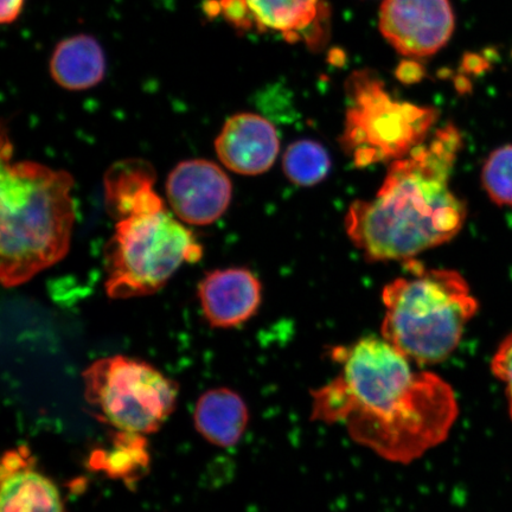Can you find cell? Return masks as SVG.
I'll return each instance as SVG.
<instances>
[{"mask_svg": "<svg viewBox=\"0 0 512 512\" xmlns=\"http://www.w3.org/2000/svg\"><path fill=\"white\" fill-rule=\"evenodd\" d=\"M336 377L313 390V421L343 425L388 462L409 464L443 444L458 419L451 384L412 362L383 337L332 349Z\"/></svg>", "mask_w": 512, "mask_h": 512, "instance_id": "6da1fadb", "label": "cell"}, {"mask_svg": "<svg viewBox=\"0 0 512 512\" xmlns=\"http://www.w3.org/2000/svg\"><path fill=\"white\" fill-rule=\"evenodd\" d=\"M463 138L448 124L390 163L371 200L351 204L345 230L368 261L409 260L451 241L463 229L467 208L450 179Z\"/></svg>", "mask_w": 512, "mask_h": 512, "instance_id": "7a4b0ae2", "label": "cell"}, {"mask_svg": "<svg viewBox=\"0 0 512 512\" xmlns=\"http://www.w3.org/2000/svg\"><path fill=\"white\" fill-rule=\"evenodd\" d=\"M2 147L0 279L27 283L67 255L76 220L69 172L35 162L11 163Z\"/></svg>", "mask_w": 512, "mask_h": 512, "instance_id": "3957f363", "label": "cell"}, {"mask_svg": "<svg viewBox=\"0 0 512 512\" xmlns=\"http://www.w3.org/2000/svg\"><path fill=\"white\" fill-rule=\"evenodd\" d=\"M382 300V337L420 367L446 361L479 309L469 284L453 270H416L384 287Z\"/></svg>", "mask_w": 512, "mask_h": 512, "instance_id": "277c9868", "label": "cell"}, {"mask_svg": "<svg viewBox=\"0 0 512 512\" xmlns=\"http://www.w3.org/2000/svg\"><path fill=\"white\" fill-rule=\"evenodd\" d=\"M203 247L165 203L117 221L105 248L108 297L150 296L168 284L181 266L195 264Z\"/></svg>", "mask_w": 512, "mask_h": 512, "instance_id": "5b68a950", "label": "cell"}, {"mask_svg": "<svg viewBox=\"0 0 512 512\" xmlns=\"http://www.w3.org/2000/svg\"><path fill=\"white\" fill-rule=\"evenodd\" d=\"M348 108L342 149L357 168L406 157L426 142L439 112L393 98L371 70H357L347 82Z\"/></svg>", "mask_w": 512, "mask_h": 512, "instance_id": "8992f818", "label": "cell"}, {"mask_svg": "<svg viewBox=\"0 0 512 512\" xmlns=\"http://www.w3.org/2000/svg\"><path fill=\"white\" fill-rule=\"evenodd\" d=\"M85 398L98 419L120 432L150 434L174 412L177 384L144 361L102 358L83 373Z\"/></svg>", "mask_w": 512, "mask_h": 512, "instance_id": "52a82bcc", "label": "cell"}, {"mask_svg": "<svg viewBox=\"0 0 512 512\" xmlns=\"http://www.w3.org/2000/svg\"><path fill=\"white\" fill-rule=\"evenodd\" d=\"M209 15H221L238 30L273 31L287 41L316 44L329 10L322 0H211Z\"/></svg>", "mask_w": 512, "mask_h": 512, "instance_id": "ba28073f", "label": "cell"}, {"mask_svg": "<svg viewBox=\"0 0 512 512\" xmlns=\"http://www.w3.org/2000/svg\"><path fill=\"white\" fill-rule=\"evenodd\" d=\"M380 30L401 55L411 59L432 56L453 35L452 5L450 0H384Z\"/></svg>", "mask_w": 512, "mask_h": 512, "instance_id": "9c48e42d", "label": "cell"}, {"mask_svg": "<svg viewBox=\"0 0 512 512\" xmlns=\"http://www.w3.org/2000/svg\"><path fill=\"white\" fill-rule=\"evenodd\" d=\"M166 196L179 220L208 226L226 213L233 185L219 165L207 159H190L170 172Z\"/></svg>", "mask_w": 512, "mask_h": 512, "instance_id": "30bf717a", "label": "cell"}, {"mask_svg": "<svg viewBox=\"0 0 512 512\" xmlns=\"http://www.w3.org/2000/svg\"><path fill=\"white\" fill-rule=\"evenodd\" d=\"M215 150L221 163L235 174H265L279 155L277 128L259 114H235L224 123Z\"/></svg>", "mask_w": 512, "mask_h": 512, "instance_id": "8fae6325", "label": "cell"}, {"mask_svg": "<svg viewBox=\"0 0 512 512\" xmlns=\"http://www.w3.org/2000/svg\"><path fill=\"white\" fill-rule=\"evenodd\" d=\"M204 317L213 328L232 329L248 322L261 305L262 286L247 268L210 272L198 284Z\"/></svg>", "mask_w": 512, "mask_h": 512, "instance_id": "7c38bea8", "label": "cell"}, {"mask_svg": "<svg viewBox=\"0 0 512 512\" xmlns=\"http://www.w3.org/2000/svg\"><path fill=\"white\" fill-rule=\"evenodd\" d=\"M0 482V512H63L59 489L36 470L27 447L5 453Z\"/></svg>", "mask_w": 512, "mask_h": 512, "instance_id": "4fadbf2b", "label": "cell"}, {"mask_svg": "<svg viewBox=\"0 0 512 512\" xmlns=\"http://www.w3.org/2000/svg\"><path fill=\"white\" fill-rule=\"evenodd\" d=\"M157 175L152 164L132 158L114 163L106 171L105 207L115 222L150 206L160 197L155 189Z\"/></svg>", "mask_w": 512, "mask_h": 512, "instance_id": "5bb4252c", "label": "cell"}, {"mask_svg": "<svg viewBox=\"0 0 512 512\" xmlns=\"http://www.w3.org/2000/svg\"><path fill=\"white\" fill-rule=\"evenodd\" d=\"M51 78L68 91H86L104 80L106 59L98 41L76 35L57 44L49 63Z\"/></svg>", "mask_w": 512, "mask_h": 512, "instance_id": "9a60e30c", "label": "cell"}, {"mask_svg": "<svg viewBox=\"0 0 512 512\" xmlns=\"http://www.w3.org/2000/svg\"><path fill=\"white\" fill-rule=\"evenodd\" d=\"M249 420L245 401L233 390H209L198 400L195 425L204 439L220 447L239 443Z\"/></svg>", "mask_w": 512, "mask_h": 512, "instance_id": "2e32d148", "label": "cell"}, {"mask_svg": "<svg viewBox=\"0 0 512 512\" xmlns=\"http://www.w3.org/2000/svg\"><path fill=\"white\" fill-rule=\"evenodd\" d=\"M283 168L292 183L299 187H313L330 174L331 158L322 144L299 140L287 147Z\"/></svg>", "mask_w": 512, "mask_h": 512, "instance_id": "e0dca14e", "label": "cell"}, {"mask_svg": "<svg viewBox=\"0 0 512 512\" xmlns=\"http://www.w3.org/2000/svg\"><path fill=\"white\" fill-rule=\"evenodd\" d=\"M482 183L490 200L501 207H512V145L498 147L482 170Z\"/></svg>", "mask_w": 512, "mask_h": 512, "instance_id": "ac0fdd59", "label": "cell"}, {"mask_svg": "<svg viewBox=\"0 0 512 512\" xmlns=\"http://www.w3.org/2000/svg\"><path fill=\"white\" fill-rule=\"evenodd\" d=\"M121 438L115 441L114 451L110 454L106 469L111 475L125 476L128 471L143 465L147 459L142 434L121 432Z\"/></svg>", "mask_w": 512, "mask_h": 512, "instance_id": "d6986e66", "label": "cell"}, {"mask_svg": "<svg viewBox=\"0 0 512 512\" xmlns=\"http://www.w3.org/2000/svg\"><path fill=\"white\" fill-rule=\"evenodd\" d=\"M491 371L504 384L508 411L512 420V334L505 337L491 360Z\"/></svg>", "mask_w": 512, "mask_h": 512, "instance_id": "ffe728a7", "label": "cell"}, {"mask_svg": "<svg viewBox=\"0 0 512 512\" xmlns=\"http://www.w3.org/2000/svg\"><path fill=\"white\" fill-rule=\"evenodd\" d=\"M25 0H2L0 4V21L11 24L21 15Z\"/></svg>", "mask_w": 512, "mask_h": 512, "instance_id": "44dd1931", "label": "cell"}, {"mask_svg": "<svg viewBox=\"0 0 512 512\" xmlns=\"http://www.w3.org/2000/svg\"><path fill=\"white\" fill-rule=\"evenodd\" d=\"M424 76V72H422L421 68L418 64L414 62H405L402 63L399 72L398 78L406 83H414L420 81V79Z\"/></svg>", "mask_w": 512, "mask_h": 512, "instance_id": "7402d4cb", "label": "cell"}]
</instances>
